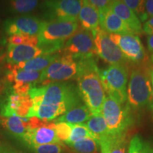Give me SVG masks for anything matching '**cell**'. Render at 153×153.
Listing matches in <instances>:
<instances>
[{
  "label": "cell",
  "instance_id": "277c9868",
  "mask_svg": "<svg viewBox=\"0 0 153 153\" xmlns=\"http://www.w3.org/2000/svg\"><path fill=\"white\" fill-rule=\"evenodd\" d=\"M101 84L108 97L120 104H126L128 100L127 66L109 65L104 70H99Z\"/></svg>",
  "mask_w": 153,
  "mask_h": 153
},
{
  "label": "cell",
  "instance_id": "74e56055",
  "mask_svg": "<svg viewBox=\"0 0 153 153\" xmlns=\"http://www.w3.org/2000/svg\"><path fill=\"white\" fill-rule=\"evenodd\" d=\"M148 50L153 53V35L149 36L148 37Z\"/></svg>",
  "mask_w": 153,
  "mask_h": 153
},
{
  "label": "cell",
  "instance_id": "7402d4cb",
  "mask_svg": "<svg viewBox=\"0 0 153 153\" xmlns=\"http://www.w3.org/2000/svg\"><path fill=\"white\" fill-rule=\"evenodd\" d=\"M91 114L85 104H81L72 108L65 114L60 116L55 122H65L70 124H82L91 118Z\"/></svg>",
  "mask_w": 153,
  "mask_h": 153
},
{
  "label": "cell",
  "instance_id": "ffe728a7",
  "mask_svg": "<svg viewBox=\"0 0 153 153\" xmlns=\"http://www.w3.org/2000/svg\"><path fill=\"white\" fill-rule=\"evenodd\" d=\"M1 123L14 137L23 140L28 130L31 129V118L10 116L1 118Z\"/></svg>",
  "mask_w": 153,
  "mask_h": 153
},
{
  "label": "cell",
  "instance_id": "ba28073f",
  "mask_svg": "<svg viewBox=\"0 0 153 153\" xmlns=\"http://www.w3.org/2000/svg\"><path fill=\"white\" fill-rule=\"evenodd\" d=\"M77 73L76 60L68 55H61L55 62L41 72V83L46 85L52 82H66L76 79Z\"/></svg>",
  "mask_w": 153,
  "mask_h": 153
},
{
  "label": "cell",
  "instance_id": "2e32d148",
  "mask_svg": "<svg viewBox=\"0 0 153 153\" xmlns=\"http://www.w3.org/2000/svg\"><path fill=\"white\" fill-rule=\"evenodd\" d=\"M43 51L38 47L27 45H11L9 44L7 49V61L9 65L25 62L43 55Z\"/></svg>",
  "mask_w": 153,
  "mask_h": 153
},
{
  "label": "cell",
  "instance_id": "44dd1931",
  "mask_svg": "<svg viewBox=\"0 0 153 153\" xmlns=\"http://www.w3.org/2000/svg\"><path fill=\"white\" fill-rule=\"evenodd\" d=\"M78 19L81 25V28L84 29L92 31L99 27V12L98 9L87 0L82 1V9Z\"/></svg>",
  "mask_w": 153,
  "mask_h": 153
},
{
  "label": "cell",
  "instance_id": "603a6c76",
  "mask_svg": "<svg viewBox=\"0 0 153 153\" xmlns=\"http://www.w3.org/2000/svg\"><path fill=\"white\" fill-rule=\"evenodd\" d=\"M41 72L9 70L7 79L11 83H41Z\"/></svg>",
  "mask_w": 153,
  "mask_h": 153
},
{
  "label": "cell",
  "instance_id": "b9f144b4",
  "mask_svg": "<svg viewBox=\"0 0 153 153\" xmlns=\"http://www.w3.org/2000/svg\"><path fill=\"white\" fill-rule=\"evenodd\" d=\"M0 89H1V84H0Z\"/></svg>",
  "mask_w": 153,
  "mask_h": 153
},
{
  "label": "cell",
  "instance_id": "d590c367",
  "mask_svg": "<svg viewBox=\"0 0 153 153\" xmlns=\"http://www.w3.org/2000/svg\"><path fill=\"white\" fill-rule=\"evenodd\" d=\"M0 153H23L10 145L0 143Z\"/></svg>",
  "mask_w": 153,
  "mask_h": 153
},
{
  "label": "cell",
  "instance_id": "8fae6325",
  "mask_svg": "<svg viewBox=\"0 0 153 153\" xmlns=\"http://www.w3.org/2000/svg\"><path fill=\"white\" fill-rule=\"evenodd\" d=\"M33 106V101L27 95H19L11 89L0 101V114L3 117H26Z\"/></svg>",
  "mask_w": 153,
  "mask_h": 153
},
{
  "label": "cell",
  "instance_id": "f1b7e54d",
  "mask_svg": "<svg viewBox=\"0 0 153 153\" xmlns=\"http://www.w3.org/2000/svg\"><path fill=\"white\" fill-rule=\"evenodd\" d=\"M9 44L11 45H27L37 47L38 44V36H29L26 34H15L8 38Z\"/></svg>",
  "mask_w": 153,
  "mask_h": 153
},
{
  "label": "cell",
  "instance_id": "d6986e66",
  "mask_svg": "<svg viewBox=\"0 0 153 153\" xmlns=\"http://www.w3.org/2000/svg\"><path fill=\"white\" fill-rule=\"evenodd\" d=\"M58 53L53 54H43L32 60L17 63L15 65H9V70H22L26 72H39L45 70L50 65L60 56Z\"/></svg>",
  "mask_w": 153,
  "mask_h": 153
},
{
  "label": "cell",
  "instance_id": "4fadbf2b",
  "mask_svg": "<svg viewBox=\"0 0 153 153\" xmlns=\"http://www.w3.org/2000/svg\"><path fill=\"white\" fill-rule=\"evenodd\" d=\"M43 22L33 16H16L5 22V30L10 36L15 34L38 36Z\"/></svg>",
  "mask_w": 153,
  "mask_h": 153
},
{
  "label": "cell",
  "instance_id": "8d00e7d4",
  "mask_svg": "<svg viewBox=\"0 0 153 153\" xmlns=\"http://www.w3.org/2000/svg\"><path fill=\"white\" fill-rule=\"evenodd\" d=\"M145 11H146L147 14L149 19L153 17V0H148L145 1Z\"/></svg>",
  "mask_w": 153,
  "mask_h": 153
},
{
  "label": "cell",
  "instance_id": "6da1fadb",
  "mask_svg": "<svg viewBox=\"0 0 153 153\" xmlns=\"http://www.w3.org/2000/svg\"><path fill=\"white\" fill-rule=\"evenodd\" d=\"M28 96L33 106H38L36 117L50 121L82 104L79 89L72 82H57L41 87H32Z\"/></svg>",
  "mask_w": 153,
  "mask_h": 153
},
{
  "label": "cell",
  "instance_id": "1f68e13d",
  "mask_svg": "<svg viewBox=\"0 0 153 153\" xmlns=\"http://www.w3.org/2000/svg\"><path fill=\"white\" fill-rule=\"evenodd\" d=\"M30 149L34 153H65V149L62 143L43 145Z\"/></svg>",
  "mask_w": 153,
  "mask_h": 153
},
{
  "label": "cell",
  "instance_id": "f546056e",
  "mask_svg": "<svg viewBox=\"0 0 153 153\" xmlns=\"http://www.w3.org/2000/svg\"><path fill=\"white\" fill-rule=\"evenodd\" d=\"M150 145L146 143L139 135L132 137L129 143L128 153H148Z\"/></svg>",
  "mask_w": 153,
  "mask_h": 153
},
{
  "label": "cell",
  "instance_id": "d6a6232c",
  "mask_svg": "<svg viewBox=\"0 0 153 153\" xmlns=\"http://www.w3.org/2000/svg\"><path fill=\"white\" fill-rule=\"evenodd\" d=\"M32 87V84L27 83H14L11 89L14 93L19 95H27Z\"/></svg>",
  "mask_w": 153,
  "mask_h": 153
},
{
  "label": "cell",
  "instance_id": "d4e9b609",
  "mask_svg": "<svg viewBox=\"0 0 153 153\" xmlns=\"http://www.w3.org/2000/svg\"><path fill=\"white\" fill-rule=\"evenodd\" d=\"M75 153H99L100 145L98 140L84 138L68 145Z\"/></svg>",
  "mask_w": 153,
  "mask_h": 153
},
{
  "label": "cell",
  "instance_id": "8992f818",
  "mask_svg": "<svg viewBox=\"0 0 153 153\" xmlns=\"http://www.w3.org/2000/svg\"><path fill=\"white\" fill-rule=\"evenodd\" d=\"M62 51V55H68L75 60L94 57L97 51L91 31L80 28L65 41Z\"/></svg>",
  "mask_w": 153,
  "mask_h": 153
},
{
  "label": "cell",
  "instance_id": "9a60e30c",
  "mask_svg": "<svg viewBox=\"0 0 153 153\" xmlns=\"http://www.w3.org/2000/svg\"><path fill=\"white\" fill-rule=\"evenodd\" d=\"M99 27L109 34H134L131 28L114 14L111 7L99 11Z\"/></svg>",
  "mask_w": 153,
  "mask_h": 153
},
{
  "label": "cell",
  "instance_id": "5bb4252c",
  "mask_svg": "<svg viewBox=\"0 0 153 153\" xmlns=\"http://www.w3.org/2000/svg\"><path fill=\"white\" fill-rule=\"evenodd\" d=\"M54 121L28 130L22 140L29 148L40 145L60 143L54 129Z\"/></svg>",
  "mask_w": 153,
  "mask_h": 153
},
{
  "label": "cell",
  "instance_id": "5b68a950",
  "mask_svg": "<svg viewBox=\"0 0 153 153\" xmlns=\"http://www.w3.org/2000/svg\"><path fill=\"white\" fill-rule=\"evenodd\" d=\"M111 134H120L127 132L133 123L131 107L127 104H120L109 97H106L101 108Z\"/></svg>",
  "mask_w": 153,
  "mask_h": 153
},
{
  "label": "cell",
  "instance_id": "836d02e7",
  "mask_svg": "<svg viewBox=\"0 0 153 153\" xmlns=\"http://www.w3.org/2000/svg\"><path fill=\"white\" fill-rule=\"evenodd\" d=\"M89 2L98 9L99 12V11L111 7L112 1H109V0H89Z\"/></svg>",
  "mask_w": 153,
  "mask_h": 153
},
{
  "label": "cell",
  "instance_id": "e0dca14e",
  "mask_svg": "<svg viewBox=\"0 0 153 153\" xmlns=\"http://www.w3.org/2000/svg\"><path fill=\"white\" fill-rule=\"evenodd\" d=\"M101 153H128V139L127 132L108 134L99 139Z\"/></svg>",
  "mask_w": 153,
  "mask_h": 153
},
{
  "label": "cell",
  "instance_id": "9c48e42d",
  "mask_svg": "<svg viewBox=\"0 0 153 153\" xmlns=\"http://www.w3.org/2000/svg\"><path fill=\"white\" fill-rule=\"evenodd\" d=\"M97 55L110 65L127 66L128 61L110 38L109 33L100 27L91 31Z\"/></svg>",
  "mask_w": 153,
  "mask_h": 153
},
{
  "label": "cell",
  "instance_id": "83f0119b",
  "mask_svg": "<svg viewBox=\"0 0 153 153\" xmlns=\"http://www.w3.org/2000/svg\"><path fill=\"white\" fill-rule=\"evenodd\" d=\"M39 3L36 0H16L9 2V9L19 13H26L33 11Z\"/></svg>",
  "mask_w": 153,
  "mask_h": 153
},
{
  "label": "cell",
  "instance_id": "3957f363",
  "mask_svg": "<svg viewBox=\"0 0 153 153\" xmlns=\"http://www.w3.org/2000/svg\"><path fill=\"white\" fill-rule=\"evenodd\" d=\"M150 69L146 64L135 65L131 69L127 87V103L131 108H144L152 102Z\"/></svg>",
  "mask_w": 153,
  "mask_h": 153
},
{
  "label": "cell",
  "instance_id": "ac0fdd59",
  "mask_svg": "<svg viewBox=\"0 0 153 153\" xmlns=\"http://www.w3.org/2000/svg\"><path fill=\"white\" fill-rule=\"evenodd\" d=\"M111 9L132 30L134 34H142L143 26L140 21L131 9L126 6L123 1H112Z\"/></svg>",
  "mask_w": 153,
  "mask_h": 153
},
{
  "label": "cell",
  "instance_id": "4316f807",
  "mask_svg": "<svg viewBox=\"0 0 153 153\" xmlns=\"http://www.w3.org/2000/svg\"><path fill=\"white\" fill-rule=\"evenodd\" d=\"M124 4L133 11L140 22H146L149 17L145 11V1L143 0H123Z\"/></svg>",
  "mask_w": 153,
  "mask_h": 153
},
{
  "label": "cell",
  "instance_id": "30bf717a",
  "mask_svg": "<svg viewBox=\"0 0 153 153\" xmlns=\"http://www.w3.org/2000/svg\"><path fill=\"white\" fill-rule=\"evenodd\" d=\"M128 61L135 65L146 64L148 56L140 38L135 34H109Z\"/></svg>",
  "mask_w": 153,
  "mask_h": 153
},
{
  "label": "cell",
  "instance_id": "f35d334b",
  "mask_svg": "<svg viewBox=\"0 0 153 153\" xmlns=\"http://www.w3.org/2000/svg\"><path fill=\"white\" fill-rule=\"evenodd\" d=\"M150 80L152 84V97H153V68L150 69Z\"/></svg>",
  "mask_w": 153,
  "mask_h": 153
},
{
  "label": "cell",
  "instance_id": "cb8c5ba5",
  "mask_svg": "<svg viewBox=\"0 0 153 153\" xmlns=\"http://www.w3.org/2000/svg\"><path fill=\"white\" fill-rule=\"evenodd\" d=\"M85 125L98 140L109 134L106 120L101 113L91 115Z\"/></svg>",
  "mask_w": 153,
  "mask_h": 153
},
{
  "label": "cell",
  "instance_id": "484cf974",
  "mask_svg": "<svg viewBox=\"0 0 153 153\" xmlns=\"http://www.w3.org/2000/svg\"><path fill=\"white\" fill-rule=\"evenodd\" d=\"M89 137L98 140L97 137L88 129V128L86 126L85 123L74 124V125L72 126L71 135H70V138L67 142H65V143L67 145H69L77 140H79L89 138Z\"/></svg>",
  "mask_w": 153,
  "mask_h": 153
},
{
  "label": "cell",
  "instance_id": "52a82bcc",
  "mask_svg": "<svg viewBox=\"0 0 153 153\" xmlns=\"http://www.w3.org/2000/svg\"><path fill=\"white\" fill-rule=\"evenodd\" d=\"M81 26L78 21L53 19L44 22L38 34V44L65 41L76 33Z\"/></svg>",
  "mask_w": 153,
  "mask_h": 153
},
{
  "label": "cell",
  "instance_id": "ab89813d",
  "mask_svg": "<svg viewBox=\"0 0 153 153\" xmlns=\"http://www.w3.org/2000/svg\"><path fill=\"white\" fill-rule=\"evenodd\" d=\"M148 153H153V147L150 146V147H149V149H148Z\"/></svg>",
  "mask_w": 153,
  "mask_h": 153
},
{
  "label": "cell",
  "instance_id": "60d3db41",
  "mask_svg": "<svg viewBox=\"0 0 153 153\" xmlns=\"http://www.w3.org/2000/svg\"><path fill=\"white\" fill-rule=\"evenodd\" d=\"M151 62H152V64H153V53L152 54V55H151Z\"/></svg>",
  "mask_w": 153,
  "mask_h": 153
},
{
  "label": "cell",
  "instance_id": "7c38bea8",
  "mask_svg": "<svg viewBox=\"0 0 153 153\" xmlns=\"http://www.w3.org/2000/svg\"><path fill=\"white\" fill-rule=\"evenodd\" d=\"M46 16L50 20L53 19H67L77 21L82 9V1L80 0H60L47 1L45 4Z\"/></svg>",
  "mask_w": 153,
  "mask_h": 153
},
{
  "label": "cell",
  "instance_id": "e575fe53",
  "mask_svg": "<svg viewBox=\"0 0 153 153\" xmlns=\"http://www.w3.org/2000/svg\"><path fill=\"white\" fill-rule=\"evenodd\" d=\"M143 32L149 36L153 35V17L149 19L143 26Z\"/></svg>",
  "mask_w": 153,
  "mask_h": 153
},
{
  "label": "cell",
  "instance_id": "4dcf8cb0",
  "mask_svg": "<svg viewBox=\"0 0 153 153\" xmlns=\"http://www.w3.org/2000/svg\"><path fill=\"white\" fill-rule=\"evenodd\" d=\"M54 129L57 137L60 141L67 142L70 138L72 133L73 124L65 123V122H55Z\"/></svg>",
  "mask_w": 153,
  "mask_h": 153
},
{
  "label": "cell",
  "instance_id": "7a4b0ae2",
  "mask_svg": "<svg viewBox=\"0 0 153 153\" xmlns=\"http://www.w3.org/2000/svg\"><path fill=\"white\" fill-rule=\"evenodd\" d=\"M76 62L78 73L76 79L82 100L92 114L101 113L106 96L96 60L91 57Z\"/></svg>",
  "mask_w": 153,
  "mask_h": 153
}]
</instances>
